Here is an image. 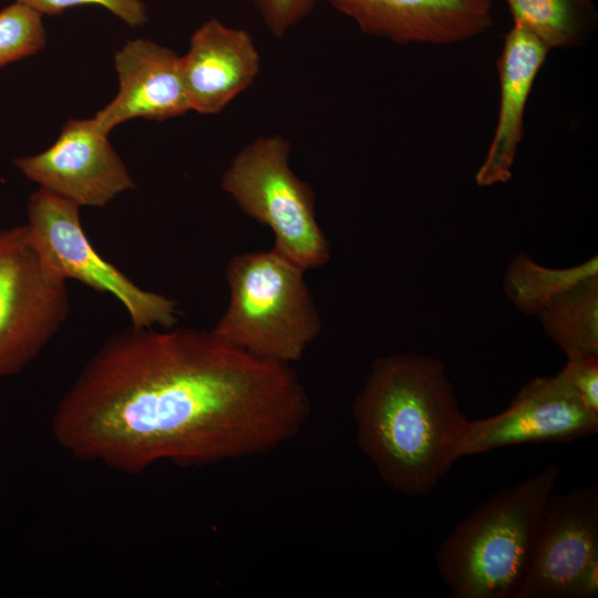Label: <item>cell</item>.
I'll return each mask as SVG.
<instances>
[{
    "mask_svg": "<svg viewBox=\"0 0 598 598\" xmlns=\"http://www.w3.org/2000/svg\"><path fill=\"white\" fill-rule=\"evenodd\" d=\"M310 400L288 364L192 328L111 336L58 403L56 443L137 474L161 462L206 465L265 454L299 434Z\"/></svg>",
    "mask_w": 598,
    "mask_h": 598,
    "instance_id": "1",
    "label": "cell"
},
{
    "mask_svg": "<svg viewBox=\"0 0 598 598\" xmlns=\"http://www.w3.org/2000/svg\"><path fill=\"white\" fill-rule=\"evenodd\" d=\"M352 414L362 453L409 497L430 494L446 476L468 423L444 363L412 352L373 362Z\"/></svg>",
    "mask_w": 598,
    "mask_h": 598,
    "instance_id": "2",
    "label": "cell"
},
{
    "mask_svg": "<svg viewBox=\"0 0 598 598\" xmlns=\"http://www.w3.org/2000/svg\"><path fill=\"white\" fill-rule=\"evenodd\" d=\"M560 468L542 472L491 496L442 542L436 566L455 598H516L539 522Z\"/></svg>",
    "mask_w": 598,
    "mask_h": 598,
    "instance_id": "3",
    "label": "cell"
},
{
    "mask_svg": "<svg viewBox=\"0 0 598 598\" xmlns=\"http://www.w3.org/2000/svg\"><path fill=\"white\" fill-rule=\"evenodd\" d=\"M305 272L274 248L233 256L226 266L228 303L210 331L257 358L299 361L322 328Z\"/></svg>",
    "mask_w": 598,
    "mask_h": 598,
    "instance_id": "4",
    "label": "cell"
},
{
    "mask_svg": "<svg viewBox=\"0 0 598 598\" xmlns=\"http://www.w3.org/2000/svg\"><path fill=\"white\" fill-rule=\"evenodd\" d=\"M291 151L281 135L258 136L233 157L220 186L243 213L271 230V248L307 271L327 265L331 251L315 193L291 168Z\"/></svg>",
    "mask_w": 598,
    "mask_h": 598,
    "instance_id": "5",
    "label": "cell"
},
{
    "mask_svg": "<svg viewBox=\"0 0 598 598\" xmlns=\"http://www.w3.org/2000/svg\"><path fill=\"white\" fill-rule=\"evenodd\" d=\"M80 208L43 188L31 194L25 228L47 271L65 282L74 279L112 295L127 311L132 327L172 328L177 321L176 300L138 287L103 259L82 227Z\"/></svg>",
    "mask_w": 598,
    "mask_h": 598,
    "instance_id": "6",
    "label": "cell"
},
{
    "mask_svg": "<svg viewBox=\"0 0 598 598\" xmlns=\"http://www.w3.org/2000/svg\"><path fill=\"white\" fill-rule=\"evenodd\" d=\"M69 309L66 282L47 271L25 225L0 229V378L28 367Z\"/></svg>",
    "mask_w": 598,
    "mask_h": 598,
    "instance_id": "7",
    "label": "cell"
},
{
    "mask_svg": "<svg viewBox=\"0 0 598 598\" xmlns=\"http://www.w3.org/2000/svg\"><path fill=\"white\" fill-rule=\"evenodd\" d=\"M598 594V485L548 497L516 598H591Z\"/></svg>",
    "mask_w": 598,
    "mask_h": 598,
    "instance_id": "8",
    "label": "cell"
},
{
    "mask_svg": "<svg viewBox=\"0 0 598 598\" xmlns=\"http://www.w3.org/2000/svg\"><path fill=\"white\" fill-rule=\"evenodd\" d=\"M597 432L598 412L558 372L527 382L501 413L468 420L460 457L526 443L570 442Z\"/></svg>",
    "mask_w": 598,
    "mask_h": 598,
    "instance_id": "9",
    "label": "cell"
},
{
    "mask_svg": "<svg viewBox=\"0 0 598 598\" xmlns=\"http://www.w3.org/2000/svg\"><path fill=\"white\" fill-rule=\"evenodd\" d=\"M29 179L82 206L103 207L136 185L92 118L69 120L44 152L14 161Z\"/></svg>",
    "mask_w": 598,
    "mask_h": 598,
    "instance_id": "10",
    "label": "cell"
},
{
    "mask_svg": "<svg viewBox=\"0 0 598 598\" xmlns=\"http://www.w3.org/2000/svg\"><path fill=\"white\" fill-rule=\"evenodd\" d=\"M364 33L399 44H451L493 23L491 0H323Z\"/></svg>",
    "mask_w": 598,
    "mask_h": 598,
    "instance_id": "11",
    "label": "cell"
},
{
    "mask_svg": "<svg viewBox=\"0 0 598 598\" xmlns=\"http://www.w3.org/2000/svg\"><path fill=\"white\" fill-rule=\"evenodd\" d=\"M179 65L189 111L212 115L252 84L260 55L247 30L209 19L192 34Z\"/></svg>",
    "mask_w": 598,
    "mask_h": 598,
    "instance_id": "12",
    "label": "cell"
},
{
    "mask_svg": "<svg viewBox=\"0 0 598 598\" xmlns=\"http://www.w3.org/2000/svg\"><path fill=\"white\" fill-rule=\"evenodd\" d=\"M114 64L117 94L92 117L101 133L109 135L118 124L136 117L164 121L189 111L179 55L173 50L138 38L115 53Z\"/></svg>",
    "mask_w": 598,
    "mask_h": 598,
    "instance_id": "13",
    "label": "cell"
},
{
    "mask_svg": "<svg viewBox=\"0 0 598 598\" xmlns=\"http://www.w3.org/2000/svg\"><path fill=\"white\" fill-rule=\"evenodd\" d=\"M548 52L536 37L519 24L513 23L506 33L497 61V123L487 154L475 174L478 186L506 184L512 178L517 150L524 136L528 97Z\"/></svg>",
    "mask_w": 598,
    "mask_h": 598,
    "instance_id": "14",
    "label": "cell"
},
{
    "mask_svg": "<svg viewBox=\"0 0 598 598\" xmlns=\"http://www.w3.org/2000/svg\"><path fill=\"white\" fill-rule=\"evenodd\" d=\"M537 316L567 358L598 355V276L560 292Z\"/></svg>",
    "mask_w": 598,
    "mask_h": 598,
    "instance_id": "15",
    "label": "cell"
},
{
    "mask_svg": "<svg viewBox=\"0 0 598 598\" xmlns=\"http://www.w3.org/2000/svg\"><path fill=\"white\" fill-rule=\"evenodd\" d=\"M513 23L536 37L548 51L582 44L597 25L590 0H505Z\"/></svg>",
    "mask_w": 598,
    "mask_h": 598,
    "instance_id": "16",
    "label": "cell"
},
{
    "mask_svg": "<svg viewBox=\"0 0 598 598\" xmlns=\"http://www.w3.org/2000/svg\"><path fill=\"white\" fill-rule=\"evenodd\" d=\"M592 276H598L597 256L568 268H550L519 254L507 265L504 291L520 312L537 316L557 295Z\"/></svg>",
    "mask_w": 598,
    "mask_h": 598,
    "instance_id": "17",
    "label": "cell"
},
{
    "mask_svg": "<svg viewBox=\"0 0 598 598\" xmlns=\"http://www.w3.org/2000/svg\"><path fill=\"white\" fill-rule=\"evenodd\" d=\"M45 42L40 13L17 1L0 10V68L37 54Z\"/></svg>",
    "mask_w": 598,
    "mask_h": 598,
    "instance_id": "18",
    "label": "cell"
},
{
    "mask_svg": "<svg viewBox=\"0 0 598 598\" xmlns=\"http://www.w3.org/2000/svg\"><path fill=\"white\" fill-rule=\"evenodd\" d=\"M28 6L41 16H56L80 6H99L130 27H140L147 22V11L143 0H16Z\"/></svg>",
    "mask_w": 598,
    "mask_h": 598,
    "instance_id": "19",
    "label": "cell"
},
{
    "mask_svg": "<svg viewBox=\"0 0 598 598\" xmlns=\"http://www.w3.org/2000/svg\"><path fill=\"white\" fill-rule=\"evenodd\" d=\"M254 2L268 31L280 39L310 14L317 0H254Z\"/></svg>",
    "mask_w": 598,
    "mask_h": 598,
    "instance_id": "20",
    "label": "cell"
},
{
    "mask_svg": "<svg viewBox=\"0 0 598 598\" xmlns=\"http://www.w3.org/2000/svg\"><path fill=\"white\" fill-rule=\"evenodd\" d=\"M559 373L585 404L598 412V355L568 357Z\"/></svg>",
    "mask_w": 598,
    "mask_h": 598,
    "instance_id": "21",
    "label": "cell"
}]
</instances>
